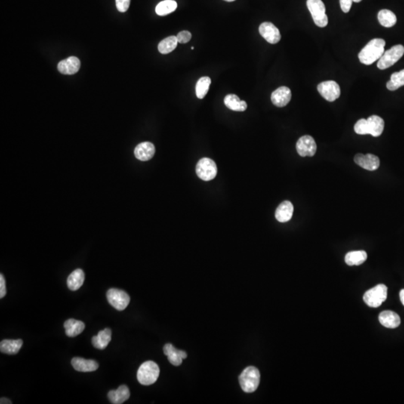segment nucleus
<instances>
[{"label":"nucleus","mask_w":404,"mask_h":404,"mask_svg":"<svg viewBox=\"0 0 404 404\" xmlns=\"http://www.w3.org/2000/svg\"><path fill=\"white\" fill-rule=\"evenodd\" d=\"M385 45L386 41L382 38L371 40L359 53V60L364 65H372L383 56L385 52Z\"/></svg>","instance_id":"obj_1"},{"label":"nucleus","mask_w":404,"mask_h":404,"mask_svg":"<svg viewBox=\"0 0 404 404\" xmlns=\"http://www.w3.org/2000/svg\"><path fill=\"white\" fill-rule=\"evenodd\" d=\"M260 374L254 366L247 367L239 377L240 385L243 392L252 393L257 390L260 383Z\"/></svg>","instance_id":"obj_2"},{"label":"nucleus","mask_w":404,"mask_h":404,"mask_svg":"<svg viewBox=\"0 0 404 404\" xmlns=\"http://www.w3.org/2000/svg\"><path fill=\"white\" fill-rule=\"evenodd\" d=\"M160 376V368L153 361L144 362L139 368L137 380L143 386H150L158 380Z\"/></svg>","instance_id":"obj_3"},{"label":"nucleus","mask_w":404,"mask_h":404,"mask_svg":"<svg viewBox=\"0 0 404 404\" xmlns=\"http://www.w3.org/2000/svg\"><path fill=\"white\" fill-rule=\"evenodd\" d=\"M388 289L385 285H378L364 294V302L370 307H380L387 299Z\"/></svg>","instance_id":"obj_4"},{"label":"nucleus","mask_w":404,"mask_h":404,"mask_svg":"<svg viewBox=\"0 0 404 404\" xmlns=\"http://www.w3.org/2000/svg\"><path fill=\"white\" fill-rule=\"evenodd\" d=\"M306 4L315 24L321 28L326 26L328 17L325 14V7L322 0H307Z\"/></svg>","instance_id":"obj_5"},{"label":"nucleus","mask_w":404,"mask_h":404,"mask_svg":"<svg viewBox=\"0 0 404 404\" xmlns=\"http://www.w3.org/2000/svg\"><path fill=\"white\" fill-rule=\"evenodd\" d=\"M404 54V47L401 44L394 46L390 50L385 51L379 59L377 68L380 70L389 69L402 58Z\"/></svg>","instance_id":"obj_6"},{"label":"nucleus","mask_w":404,"mask_h":404,"mask_svg":"<svg viewBox=\"0 0 404 404\" xmlns=\"http://www.w3.org/2000/svg\"><path fill=\"white\" fill-rule=\"evenodd\" d=\"M196 173L201 180L205 181L213 180L217 174V164L210 158H202L197 163Z\"/></svg>","instance_id":"obj_7"},{"label":"nucleus","mask_w":404,"mask_h":404,"mask_svg":"<svg viewBox=\"0 0 404 404\" xmlns=\"http://www.w3.org/2000/svg\"><path fill=\"white\" fill-rule=\"evenodd\" d=\"M106 298L109 304L118 311L124 310L130 302L128 294L116 288L109 289L106 293Z\"/></svg>","instance_id":"obj_8"},{"label":"nucleus","mask_w":404,"mask_h":404,"mask_svg":"<svg viewBox=\"0 0 404 404\" xmlns=\"http://www.w3.org/2000/svg\"><path fill=\"white\" fill-rule=\"evenodd\" d=\"M318 90L321 95L329 102L334 101L341 95L339 85L332 81L321 82L318 85Z\"/></svg>","instance_id":"obj_9"},{"label":"nucleus","mask_w":404,"mask_h":404,"mask_svg":"<svg viewBox=\"0 0 404 404\" xmlns=\"http://www.w3.org/2000/svg\"><path fill=\"white\" fill-rule=\"evenodd\" d=\"M260 35L269 44H277L281 40L279 29L270 22H264L259 26Z\"/></svg>","instance_id":"obj_10"},{"label":"nucleus","mask_w":404,"mask_h":404,"mask_svg":"<svg viewBox=\"0 0 404 404\" xmlns=\"http://www.w3.org/2000/svg\"><path fill=\"white\" fill-rule=\"evenodd\" d=\"M297 153L301 157H313L317 152V144L313 137L303 136L297 143Z\"/></svg>","instance_id":"obj_11"},{"label":"nucleus","mask_w":404,"mask_h":404,"mask_svg":"<svg viewBox=\"0 0 404 404\" xmlns=\"http://www.w3.org/2000/svg\"><path fill=\"white\" fill-rule=\"evenodd\" d=\"M81 69V61L75 56L61 61L58 65V70L62 75H73L78 73Z\"/></svg>","instance_id":"obj_12"},{"label":"nucleus","mask_w":404,"mask_h":404,"mask_svg":"<svg viewBox=\"0 0 404 404\" xmlns=\"http://www.w3.org/2000/svg\"><path fill=\"white\" fill-rule=\"evenodd\" d=\"M354 161L357 165L368 171H374L380 166V159L371 154L362 155L358 154L355 156Z\"/></svg>","instance_id":"obj_13"},{"label":"nucleus","mask_w":404,"mask_h":404,"mask_svg":"<svg viewBox=\"0 0 404 404\" xmlns=\"http://www.w3.org/2000/svg\"><path fill=\"white\" fill-rule=\"evenodd\" d=\"M291 91L288 87H279L272 93V103L278 107H284L291 101Z\"/></svg>","instance_id":"obj_14"},{"label":"nucleus","mask_w":404,"mask_h":404,"mask_svg":"<svg viewBox=\"0 0 404 404\" xmlns=\"http://www.w3.org/2000/svg\"><path fill=\"white\" fill-rule=\"evenodd\" d=\"M164 354L168 357V361L174 366L181 365L183 359L187 357L186 352L177 350L171 344H166L163 347Z\"/></svg>","instance_id":"obj_15"},{"label":"nucleus","mask_w":404,"mask_h":404,"mask_svg":"<svg viewBox=\"0 0 404 404\" xmlns=\"http://www.w3.org/2000/svg\"><path fill=\"white\" fill-rule=\"evenodd\" d=\"M155 146L149 142L140 143L135 148V157L141 161H150L155 156Z\"/></svg>","instance_id":"obj_16"},{"label":"nucleus","mask_w":404,"mask_h":404,"mask_svg":"<svg viewBox=\"0 0 404 404\" xmlns=\"http://www.w3.org/2000/svg\"><path fill=\"white\" fill-rule=\"evenodd\" d=\"M72 365L73 368L79 372H92L99 368L98 363L96 361L81 357L73 358Z\"/></svg>","instance_id":"obj_17"},{"label":"nucleus","mask_w":404,"mask_h":404,"mask_svg":"<svg viewBox=\"0 0 404 404\" xmlns=\"http://www.w3.org/2000/svg\"><path fill=\"white\" fill-rule=\"evenodd\" d=\"M112 340V331L110 328H104L99 331L97 335L93 336L92 345L98 350H104Z\"/></svg>","instance_id":"obj_18"},{"label":"nucleus","mask_w":404,"mask_h":404,"mask_svg":"<svg viewBox=\"0 0 404 404\" xmlns=\"http://www.w3.org/2000/svg\"><path fill=\"white\" fill-rule=\"evenodd\" d=\"M379 321L383 326L389 328H395L401 324L399 315L392 311H384L380 313Z\"/></svg>","instance_id":"obj_19"},{"label":"nucleus","mask_w":404,"mask_h":404,"mask_svg":"<svg viewBox=\"0 0 404 404\" xmlns=\"http://www.w3.org/2000/svg\"><path fill=\"white\" fill-rule=\"evenodd\" d=\"M130 392L125 385L120 386L116 390H111L108 393L109 401L113 404H121L130 398Z\"/></svg>","instance_id":"obj_20"},{"label":"nucleus","mask_w":404,"mask_h":404,"mask_svg":"<svg viewBox=\"0 0 404 404\" xmlns=\"http://www.w3.org/2000/svg\"><path fill=\"white\" fill-rule=\"evenodd\" d=\"M294 214V206L291 201H285L279 205L276 211V218L280 223L291 220Z\"/></svg>","instance_id":"obj_21"},{"label":"nucleus","mask_w":404,"mask_h":404,"mask_svg":"<svg viewBox=\"0 0 404 404\" xmlns=\"http://www.w3.org/2000/svg\"><path fill=\"white\" fill-rule=\"evenodd\" d=\"M65 334L67 336L74 338L83 331L85 329V323L82 321L75 319H69L64 323Z\"/></svg>","instance_id":"obj_22"},{"label":"nucleus","mask_w":404,"mask_h":404,"mask_svg":"<svg viewBox=\"0 0 404 404\" xmlns=\"http://www.w3.org/2000/svg\"><path fill=\"white\" fill-rule=\"evenodd\" d=\"M84 281H85V273H84L83 270L81 269H77L69 275L68 280H67V284L71 291H78L82 287Z\"/></svg>","instance_id":"obj_23"},{"label":"nucleus","mask_w":404,"mask_h":404,"mask_svg":"<svg viewBox=\"0 0 404 404\" xmlns=\"http://www.w3.org/2000/svg\"><path fill=\"white\" fill-rule=\"evenodd\" d=\"M224 103L229 109L235 112H244L247 109L246 102L241 100L236 94H228L225 97Z\"/></svg>","instance_id":"obj_24"},{"label":"nucleus","mask_w":404,"mask_h":404,"mask_svg":"<svg viewBox=\"0 0 404 404\" xmlns=\"http://www.w3.org/2000/svg\"><path fill=\"white\" fill-rule=\"evenodd\" d=\"M370 135L374 137H380L384 130V121L378 115H371L367 119Z\"/></svg>","instance_id":"obj_25"},{"label":"nucleus","mask_w":404,"mask_h":404,"mask_svg":"<svg viewBox=\"0 0 404 404\" xmlns=\"http://www.w3.org/2000/svg\"><path fill=\"white\" fill-rule=\"evenodd\" d=\"M23 346V341L17 340H3L0 343V350L5 354H17Z\"/></svg>","instance_id":"obj_26"},{"label":"nucleus","mask_w":404,"mask_h":404,"mask_svg":"<svg viewBox=\"0 0 404 404\" xmlns=\"http://www.w3.org/2000/svg\"><path fill=\"white\" fill-rule=\"evenodd\" d=\"M367 253L365 251H353L347 253L345 262L349 266H359L367 260Z\"/></svg>","instance_id":"obj_27"},{"label":"nucleus","mask_w":404,"mask_h":404,"mask_svg":"<svg viewBox=\"0 0 404 404\" xmlns=\"http://www.w3.org/2000/svg\"><path fill=\"white\" fill-rule=\"evenodd\" d=\"M378 20L382 26L390 28L396 24L397 17L390 10L383 9L378 13Z\"/></svg>","instance_id":"obj_28"},{"label":"nucleus","mask_w":404,"mask_h":404,"mask_svg":"<svg viewBox=\"0 0 404 404\" xmlns=\"http://www.w3.org/2000/svg\"><path fill=\"white\" fill-rule=\"evenodd\" d=\"M177 4L174 0H164L156 7V13L160 16H165L175 11Z\"/></svg>","instance_id":"obj_29"},{"label":"nucleus","mask_w":404,"mask_h":404,"mask_svg":"<svg viewBox=\"0 0 404 404\" xmlns=\"http://www.w3.org/2000/svg\"><path fill=\"white\" fill-rule=\"evenodd\" d=\"M177 36H169L165 38L160 42L158 45V50L162 54H168L172 52L177 47Z\"/></svg>","instance_id":"obj_30"},{"label":"nucleus","mask_w":404,"mask_h":404,"mask_svg":"<svg viewBox=\"0 0 404 404\" xmlns=\"http://www.w3.org/2000/svg\"><path fill=\"white\" fill-rule=\"evenodd\" d=\"M211 84V80L208 77H203L198 80L195 86V93L198 99H203L206 96L209 91Z\"/></svg>","instance_id":"obj_31"},{"label":"nucleus","mask_w":404,"mask_h":404,"mask_svg":"<svg viewBox=\"0 0 404 404\" xmlns=\"http://www.w3.org/2000/svg\"><path fill=\"white\" fill-rule=\"evenodd\" d=\"M354 130L357 134H370L369 127H368V121L365 118L359 120L354 126Z\"/></svg>","instance_id":"obj_32"},{"label":"nucleus","mask_w":404,"mask_h":404,"mask_svg":"<svg viewBox=\"0 0 404 404\" xmlns=\"http://www.w3.org/2000/svg\"><path fill=\"white\" fill-rule=\"evenodd\" d=\"M391 81L396 85L397 88L404 85V69L399 72H395L391 77Z\"/></svg>","instance_id":"obj_33"},{"label":"nucleus","mask_w":404,"mask_h":404,"mask_svg":"<svg viewBox=\"0 0 404 404\" xmlns=\"http://www.w3.org/2000/svg\"><path fill=\"white\" fill-rule=\"evenodd\" d=\"M177 38L178 43H180V44H186V43L190 41L191 38H192V35H191L190 32H188V31H182V32H179V33L177 34Z\"/></svg>","instance_id":"obj_34"},{"label":"nucleus","mask_w":404,"mask_h":404,"mask_svg":"<svg viewBox=\"0 0 404 404\" xmlns=\"http://www.w3.org/2000/svg\"><path fill=\"white\" fill-rule=\"evenodd\" d=\"M117 9L120 12H126L130 5V0H115Z\"/></svg>","instance_id":"obj_35"},{"label":"nucleus","mask_w":404,"mask_h":404,"mask_svg":"<svg viewBox=\"0 0 404 404\" xmlns=\"http://www.w3.org/2000/svg\"><path fill=\"white\" fill-rule=\"evenodd\" d=\"M353 2V0H340V5H341V10L344 13H348L350 8H351Z\"/></svg>","instance_id":"obj_36"},{"label":"nucleus","mask_w":404,"mask_h":404,"mask_svg":"<svg viewBox=\"0 0 404 404\" xmlns=\"http://www.w3.org/2000/svg\"><path fill=\"white\" fill-rule=\"evenodd\" d=\"M6 294V285L3 275H0V298L2 299Z\"/></svg>","instance_id":"obj_37"},{"label":"nucleus","mask_w":404,"mask_h":404,"mask_svg":"<svg viewBox=\"0 0 404 404\" xmlns=\"http://www.w3.org/2000/svg\"><path fill=\"white\" fill-rule=\"evenodd\" d=\"M0 404H11V401L8 398H2L0 400Z\"/></svg>","instance_id":"obj_38"},{"label":"nucleus","mask_w":404,"mask_h":404,"mask_svg":"<svg viewBox=\"0 0 404 404\" xmlns=\"http://www.w3.org/2000/svg\"><path fill=\"white\" fill-rule=\"evenodd\" d=\"M400 299H401V303L404 306V289H403L402 291H401L400 292Z\"/></svg>","instance_id":"obj_39"},{"label":"nucleus","mask_w":404,"mask_h":404,"mask_svg":"<svg viewBox=\"0 0 404 404\" xmlns=\"http://www.w3.org/2000/svg\"><path fill=\"white\" fill-rule=\"evenodd\" d=\"M224 1H226V2H234V1H235V0H224Z\"/></svg>","instance_id":"obj_40"},{"label":"nucleus","mask_w":404,"mask_h":404,"mask_svg":"<svg viewBox=\"0 0 404 404\" xmlns=\"http://www.w3.org/2000/svg\"><path fill=\"white\" fill-rule=\"evenodd\" d=\"M362 0H353V2H360Z\"/></svg>","instance_id":"obj_41"}]
</instances>
